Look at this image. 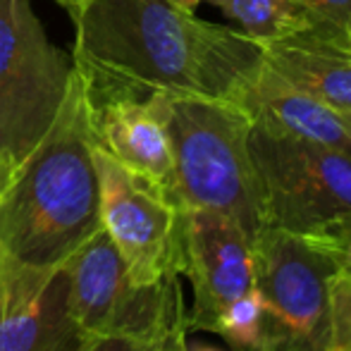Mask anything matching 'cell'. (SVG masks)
I'll list each match as a JSON object with an SVG mask.
<instances>
[{
    "instance_id": "cell-1",
    "label": "cell",
    "mask_w": 351,
    "mask_h": 351,
    "mask_svg": "<svg viewBox=\"0 0 351 351\" xmlns=\"http://www.w3.org/2000/svg\"><path fill=\"white\" fill-rule=\"evenodd\" d=\"M74 19V65L91 96L177 93L234 101L263 65L239 29L167 0H93Z\"/></svg>"
},
{
    "instance_id": "cell-2",
    "label": "cell",
    "mask_w": 351,
    "mask_h": 351,
    "mask_svg": "<svg viewBox=\"0 0 351 351\" xmlns=\"http://www.w3.org/2000/svg\"><path fill=\"white\" fill-rule=\"evenodd\" d=\"M91 98L74 65L53 125L0 196V251L32 265H62L101 230Z\"/></svg>"
},
{
    "instance_id": "cell-3",
    "label": "cell",
    "mask_w": 351,
    "mask_h": 351,
    "mask_svg": "<svg viewBox=\"0 0 351 351\" xmlns=\"http://www.w3.org/2000/svg\"><path fill=\"white\" fill-rule=\"evenodd\" d=\"M160 101L175 162L177 206L222 213L256 241L265 222L249 151V112L227 98L160 93Z\"/></svg>"
},
{
    "instance_id": "cell-4",
    "label": "cell",
    "mask_w": 351,
    "mask_h": 351,
    "mask_svg": "<svg viewBox=\"0 0 351 351\" xmlns=\"http://www.w3.org/2000/svg\"><path fill=\"white\" fill-rule=\"evenodd\" d=\"M67 304L86 335H122L153 344L186 328L180 278L134 285L120 251L98 230L62 263Z\"/></svg>"
},
{
    "instance_id": "cell-5",
    "label": "cell",
    "mask_w": 351,
    "mask_h": 351,
    "mask_svg": "<svg viewBox=\"0 0 351 351\" xmlns=\"http://www.w3.org/2000/svg\"><path fill=\"white\" fill-rule=\"evenodd\" d=\"M342 261L315 237L263 227L254 241V289L270 351H330V291Z\"/></svg>"
},
{
    "instance_id": "cell-6",
    "label": "cell",
    "mask_w": 351,
    "mask_h": 351,
    "mask_svg": "<svg viewBox=\"0 0 351 351\" xmlns=\"http://www.w3.org/2000/svg\"><path fill=\"white\" fill-rule=\"evenodd\" d=\"M265 227L315 237L351 215V153L251 125Z\"/></svg>"
},
{
    "instance_id": "cell-7",
    "label": "cell",
    "mask_w": 351,
    "mask_h": 351,
    "mask_svg": "<svg viewBox=\"0 0 351 351\" xmlns=\"http://www.w3.org/2000/svg\"><path fill=\"white\" fill-rule=\"evenodd\" d=\"M74 60L48 38L32 0H0V151L22 162L53 125Z\"/></svg>"
},
{
    "instance_id": "cell-8",
    "label": "cell",
    "mask_w": 351,
    "mask_h": 351,
    "mask_svg": "<svg viewBox=\"0 0 351 351\" xmlns=\"http://www.w3.org/2000/svg\"><path fill=\"white\" fill-rule=\"evenodd\" d=\"M101 227L120 251L134 285L182 275V208L156 184L96 146Z\"/></svg>"
},
{
    "instance_id": "cell-9",
    "label": "cell",
    "mask_w": 351,
    "mask_h": 351,
    "mask_svg": "<svg viewBox=\"0 0 351 351\" xmlns=\"http://www.w3.org/2000/svg\"><path fill=\"white\" fill-rule=\"evenodd\" d=\"M182 275L194 289L189 332H213L217 315L254 289V239L215 210H182Z\"/></svg>"
},
{
    "instance_id": "cell-10",
    "label": "cell",
    "mask_w": 351,
    "mask_h": 351,
    "mask_svg": "<svg viewBox=\"0 0 351 351\" xmlns=\"http://www.w3.org/2000/svg\"><path fill=\"white\" fill-rule=\"evenodd\" d=\"M86 337L67 304L65 268L0 251V351H77Z\"/></svg>"
},
{
    "instance_id": "cell-11",
    "label": "cell",
    "mask_w": 351,
    "mask_h": 351,
    "mask_svg": "<svg viewBox=\"0 0 351 351\" xmlns=\"http://www.w3.org/2000/svg\"><path fill=\"white\" fill-rule=\"evenodd\" d=\"M88 91V88H86ZM93 141L134 175L148 180L175 199V162L162 115L160 93L130 96L108 93L91 96Z\"/></svg>"
},
{
    "instance_id": "cell-12",
    "label": "cell",
    "mask_w": 351,
    "mask_h": 351,
    "mask_svg": "<svg viewBox=\"0 0 351 351\" xmlns=\"http://www.w3.org/2000/svg\"><path fill=\"white\" fill-rule=\"evenodd\" d=\"M234 101L249 112L251 125L258 130L351 153V139L337 110L291 84L265 62Z\"/></svg>"
},
{
    "instance_id": "cell-13",
    "label": "cell",
    "mask_w": 351,
    "mask_h": 351,
    "mask_svg": "<svg viewBox=\"0 0 351 351\" xmlns=\"http://www.w3.org/2000/svg\"><path fill=\"white\" fill-rule=\"evenodd\" d=\"M263 62L335 110L351 108V34L332 24L265 43Z\"/></svg>"
},
{
    "instance_id": "cell-14",
    "label": "cell",
    "mask_w": 351,
    "mask_h": 351,
    "mask_svg": "<svg viewBox=\"0 0 351 351\" xmlns=\"http://www.w3.org/2000/svg\"><path fill=\"white\" fill-rule=\"evenodd\" d=\"M204 3H210L227 19L239 24V32L254 38L258 46L320 24L296 0H204Z\"/></svg>"
},
{
    "instance_id": "cell-15",
    "label": "cell",
    "mask_w": 351,
    "mask_h": 351,
    "mask_svg": "<svg viewBox=\"0 0 351 351\" xmlns=\"http://www.w3.org/2000/svg\"><path fill=\"white\" fill-rule=\"evenodd\" d=\"M213 332L220 335L232 351H270L268 320L258 291L251 289L232 301L217 315Z\"/></svg>"
},
{
    "instance_id": "cell-16",
    "label": "cell",
    "mask_w": 351,
    "mask_h": 351,
    "mask_svg": "<svg viewBox=\"0 0 351 351\" xmlns=\"http://www.w3.org/2000/svg\"><path fill=\"white\" fill-rule=\"evenodd\" d=\"M330 351H351V268H342L330 291Z\"/></svg>"
},
{
    "instance_id": "cell-17",
    "label": "cell",
    "mask_w": 351,
    "mask_h": 351,
    "mask_svg": "<svg viewBox=\"0 0 351 351\" xmlns=\"http://www.w3.org/2000/svg\"><path fill=\"white\" fill-rule=\"evenodd\" d=\"M320 24H332L351 34V0H296Z\"/></svg>"
},
{
    "instance_id": "cell-18",
    "label": "cell",
    "mask_w": 351,
    "mask_h": 351,
    "mask_svg": "<svg viewBox=\"0 0 351 351\" xmlns=\"http://www.w3.org/2000/svg\"><path fill=\"white\" fill-rule=\"evenodd\" d=\"M315 239L323 241V244L342 261V268H351V215L335 222L332 227H328V230L320 232V234H315Z\"/></svg>"
},
{
    "instance_id": "cell-19",
    "label": "cell",
    "mask_w": 351,
    "mask_h": 351,
    "mask_svg": "<svg viewBox=\"0 0 351 351\" xmlns=\"http://www.w3.org/2000/svg\"><path fill=\"white\" fill-rule=\"evenodd\" d=\"M158 342H160V339H158ZM148 347H151V344L136 342V339L122 337V335H88L77 351H146Z\"/></svg>"
},
{
    "instance_id": "cell-20",
    "label": "cell",
    "mask_w": 351,
    "mask_h": 351,
    "mask_svg": "<svg viewBox=\"0 0 351 351\" xmlns=\"http://www.w3.org/2000/svg\"><path fill=\"white\" fill-rule=\"evenodd\" d=\"M186 335H189V330H177V332L167 335L165 339H160V342L151 344L146 351H186Z\"/></svg>"
},
{
    "instance_id": "cell-21",
    "label": "cell",
    "mask_w": 351,
    "mask_h": 351,
    "mask_svg": "<svg viewBox=\"0 0 351 351\" xmlns=\"http://www.w3.org/2000/svg\"><path fill=\"white\" fill-rule=\"evenodd\" d=\"M12 172H14V160L5 151H0V196H3V191H5V186H8Z\"/></svg>"
},
{
    "instance_id": "cell-22",
    "label": "cell",
    "mask_w": 351,
    "mask_h": 351,
    "mask_svg": "<svg viewBox=\"0 0 351 351\" xmlns=\"http://www.w3.org/2000/svg\"><path fill=\"white\" fill-rule=\"evenodd\" d=\"M58 5H62V8L67 10L70 14H77L79 10H84L86 5H91L93 0H56Z\"/></svg>"
},
{
    "instance_id": "cell-23",
    "label": "cell",
    "mask_w": 351,
    "mask_h": 351,
    "mask_svg": "<svg viewBox=\"0 0 351 351\" xmlns=\"http://www.w3.org/2000/svg\"><path fill=\"white\" fill-rule=\"evenodd\" d=\"M167 3H172V5H177V8H182V10H186V12H194L196 8H199L204 0H167Z\"/></svg>"
},
{
    "instance_id": "cell-24",
    "label": "cell",
    "mask_w": 351,
    "mask_h": 351,
    "mask_svg": "<svg viewBox=\"0 0 351 351\" xmlns=\"http://www.w3.org/2000/svg\"><path fill=\"white\" fill-rule=\"evenodd\" d=\"M337 115H339V120H342L344 130H347V134H349V139H351V108H344V110H337Z\"/></svg>"
},
{
    "instance_id": "cell-25",
    "label": "cell",
    "mask_w": 351,
    "mask_h": 351,
    "mask_svg": "<svg viewBox=\"0 0 351 351\" xmlns=\"http://www.w3.org/2000/svg\"><path fill=\"white\" fill-rule=\"evenodd\" d=\"M186 351H220L215 347H206V344H199V347H186Z\"/></svg>"
}]
</instances>
